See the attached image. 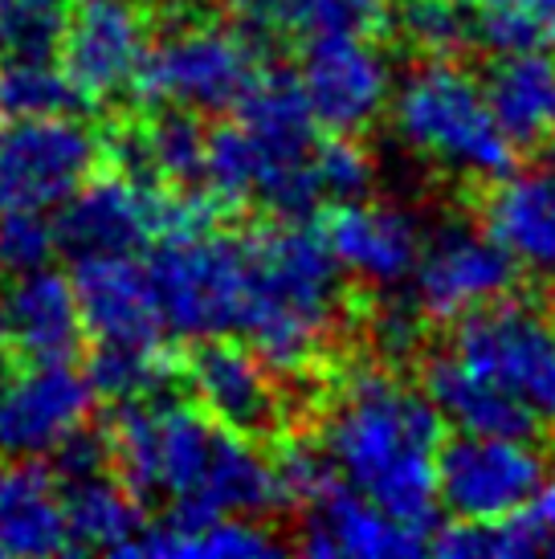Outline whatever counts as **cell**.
Listing matches in <instances>:
<instances>
[{
  "instance_id": "1",
  "label": "cell",
  "mask_w": 555,
  "mask_h": 559,
  "mask_svg": "<svg viewBox=\"0 0 555 559\" xmlns=\"http://www.w3.org/2000/svg\"><path fill=\"white\" fill-rule=\"evenodd\" d=\"M441 417L385 372H355L323 425V453L343 486L429 539L437 531Z\"/></svg>"
},
{
  "instance_id": "2",
  "label": "cell",
  "mask_w": 555,
  "mask_h": 559,
  "mask_svg": "<svg viewBox=\"0 0 555 559\" xmlns=\"http://www.w3.org/2000/svg\"><path fill=\"white\" fill-rule=\"evenodd\" d=\"M246 246L249 278L237 335H246L270 372H298L340 323L343 270L323 234L303 221H282V229L246 237Z\"/></svg>"
},
{
  "instance_id": "3",
  "label": "cell",
  "mask_w": 555,
  "mask_h": 559,
  "mask_svg": "<svg viewBox=\"0 0 555 559\" xmlns=\"http://www.w3.org/2000/svg\"><path fill=\"white\" fill-rule=\"evenodd\" d=\"M392 123L416 156L470 180H503L515 168V147L494 123L482 82L462 66L433 58L416 66L392 98Z\"/></svg>"
},
{
  "instance_id": "4",
  "label": "cell",
  "mask_w": 555,
  "mask_h": 559,
  "mask_svg": "<svg viewBox=\"0 0 555 559\" xmlns=\"http://www.w3.org/2000/svg\"><path fill=\"white\" fill-rule=\"evenodd\" d=\"M164 335L225 340L237 335L246 307L249 246L229 234H176L152 241L143 262Z\"/></svg>"
},
{
  "instance_id": "5",
  "label": "cell",
  "mask_w": 555,
  "mask_h": 559,
  "mask_svg": "<svg viewBox=\"0 0 555 559\" xmlns=\"http://www.w3.org/2000/svg\"><path fill=\"white\" fill-rule=\"evenodd\" d=\"M237 115L253 159L249 201L262 204L278 221H307L323 201V188L315 176L319 123L310 115L298 79L258 74L249 94L237 103Z\"/></svg>"
},
{
  "instance_id": "6",
  "label": "cell",
  "mask_w": 555,
  "mask_h": 559,
  "mask_svg": "<svg viewBox=\"0 0 555 559\" xmlns=\"http://www.w3.org/2000/svg\"><path fill=\"white\" fill-rule=\"evenodd\" d=\"M453 356L510 392L535 417H555V319L515 298H494L453 319Z\"/></svg>"
},
{
  "instance_id": "7",
  "label": "cell",
  "mask_w": 555,
  "mask_h": 559,
  "mask_svg": "<svg viewBox=\"0 0 555 559\" xmlns=\"http://www.w3.org/2000/svg\"><path fill=\"white\" fill-rule=\"evenodd\" d=\"M262 74V49L249 37L216 25L172 33L135 70V91L152 103L185 107L192 115H225Z\"/></svg>"
},
{
  "instance_id": "8",
  "label": "cell",
  "mask_w": 555,
  "mask_h": 559,
  "mask_svg": "<svg viewBox=\"0 0 555 559\" xmlns=\"http://www.w3.org/2000/svg\"><path fill=\"white\" fill-rule=\"evenodd\" d=\"M98 140L78 115H37L0 123V213H46L98 164Z\"/></svg>"
},
{
  "instance_id": "9",
  "label": "cell",
  "mask_w": 555,
  "mask_h": 559,
  "mask_svg": "<svg viewBox=\"0 0 555 559\" xmlns=\"http://www.w3.org/2000/svg\"><path fill=\"white\" fill-rule=\"evenodd\" d=\"M543 478V453L527 437L462 433L437 450V507L465 523L519 511Z\"/></svg>"
},
{
  "instance_id": "10",
  "label": "cell",
  "mask_w": 555,
  "mask_h": 559,
  "mask_svg": "<svg viewBox=\"0 0 555 559\" xmlns=\"http://www.w3.org/2000/svg\"><path fill=\"white\" fill-rule=\"evenodd\" d=\"M409 282L416 286V307L429 319H462L494 298H507L519 282V262L491 234L449 221L421 241Z\"/></svg>"
},
{
  "instance_id": "11",
  "label": "cell",
  "mask_w": 555,
  "mask_h": 559,
  "mask_svg": "<svg viewBox=\"0 0 555 559\" xmlns=\"http://www.w3.org/2000/svg\"><path fill=\"white\" fill-rule=\"evenodd\" d=\"M298 86L315 123L331 135H359L392 98V70L368 37H315L303 53Z\"/></svg>"
},
{
  "instance_id": "12",
  "label": "cell",
  "mask_w": 555,
  "mask_h": 559,
  "mask_svg": "<svg viewBox=\"0 0 555 559\" xmlns=\"http://www.w3.org/2000/svg\"><path fill=\"white\" fill-rule=\"evenodd\" d=\"M94 389L70 359L29 364V372L0 380V453L46 457L70 429L91 417Z\"/></svg>"
},
{
  "instance_id": "13",
  "label": "cell",
  "mask_w": 555,
  "mask_h": 559,
  "mask_svg": "<svg viewBox=\"0 0 555 559\" xmlns=\"http://www.w3.org/2000/svg\"><path fill=\"white\" fill-rule=\"evenodd\" d=\"M143 37L147 29L131 0H74L58 46L66 79L82 91L86 103L123 91L147 53Z\"/></svg>"
},
{
  "instance_id": "14",
  "label": "cell",
  "mask_w": 555,
  "mask_h": 559,
  "mask_svg": "<svg viewBox=\"0 0 555 559\" xmlns=\"http://www.w3.org/2000/svg\"><path fill=\"white\" fill-rule=\"evenodd\" d=\"M303 511L307 514H303L298 547L315 559H401L429 551V539L421 531L392 519L343 481H335Z\"/></svg>"
},
{
  "instance_id": "15",
  "label": "cell",
  "mask_w": 555,
  "mask_h": 559,
  "mask_svg": "<svg viewBox=\"0 0 555 559\" xmlns=\"http://www.w3.org/2000/svg\"><path fill=\"white\" fill-rule=\"evenodd\" d=\"M82 314H78L74 282L37 265L13 274L0 298V340L13 347L25 364H62L82 347Z\"/></svg>"
},
{
  "instance_id": "16",
  "label": "cell",
  "mask_w": 555,
  "mask_h": 559,
  "mask_svg": "<svg viewBox=\"0 0 555 559\" xmlns=\"http://www.w3.org/2000/svg\"><path fill=\"white\" fill-rule=\"evenodd\" d=\"M74 298L82 326L98 343H139L160 347L164 326L155 314L152 286L135 253H103V258H74Z\"/></svg>"
},
{
  "instance_id": "17",
  "label": "cell",
  "mask_w": 555,
  "mask_h": 559,
  "mask_svg": "<svg viewBox=\"0 0 555 559\" xmlns=\"http://www.w3.org/2000/svg\"><path fill=\"white\" fill-rule=\"evenodd\" d=\"M323 241L340 270L376 290L404 286L413 278L416 253H421L416 221L392 204L340 201V209L327 217Z\"/></svg>"
},
{
  "instance_id": "18",
  "label": "cell",
  "mask_w": 555,
  "mask_h": 559,
  "mask_svg": "<svg viewBox=\"0 0 555 559\" xmlns=\"http://www.w3.org/2000/svg\"><path fill=\"white\" fill-rule=\"evenodd\" d=\"M188 380L197 401L216 425L241 437H258L274 429L278 392L270 384V368L237 343L204 340L188 359Z\"/></svg>"
},
{
  "instance_id": "19",
  "label": "cell",
  "mask_w": 555,
  "mask_h": 559,
  "mask_svg": "<svg viewBox=\"0 0 555 559\" xmlns=\"http://www.w3.org/2000/svg\"><path fill=\"white\" fill-rule=\"evenodd\" d=\"M70 551L62 486L37 457H9L0 466V556L46 559Z\"/></svg>"
},
{
  "instance_id": "20",
  "label": "cell",
  "mask_w": 555,
  "mask_h": 559,
  "mask_svg": "<svg viewBox=\"0 0 555 559\" xmlns=\"http://www.w3.org/2000/svg\"><path fill=\"white\" fill-rule=\"evenodd\" d=\"M486 234L519 265L555 278V168L507 171L486 201Z\"/></svg>"
},
{
  "instance_id": "21",
  "label": "cell",
  "mask_w": 555,
  "mask_h": 559,
  "mask_svg": "<svg viewBox=\"0 0 555 559\" xmlns=\"http://www.w3.org/2000/svg\"><path fill=\"white\" fill-rule=\"evenodd\" d=\"M425 401L437 408L441 425H453L458 433H486V437H531L535 413L523 408L510 392L491 384L486 376L465 368L462 359L446 352L425 364Z\"/></svg>"
},
{
  "instance_id": "22",
  "label": "cell",
  "mask_w": 555,
  "mask_h": 559,
  "mask_svg": "<svg viewBox=\"0 0 555 559\" xmlns=\"http://www.w3.org/2000/svg\"><path fill=\"white\" fill-rule=\"evenodd\" d=\"M482 94L510 147H535L555 127V62L547 49L498 53Z\"/></svg>"
},
{
  "instance_id": "23",
  "label": "cell",
  "mask_w": 555,
  "mask_h": 559,
  "mask_svg": "<svg viewBox=\"0 0 555 559\" xmlns=\"http://www.w3.org/2000/svg\"><path fill=\"white\" fill-rule=\"evenodd\" d=\"M66 535L70 551H110L119 556L143 523V502H139L123 481H110L107 474H94L82 481H66L62 495Z\"/></svg>"
},
{
  "instance_id": "24",
  "label": "cell",
  "mask_w": 555,
  "mask_h": 559,
  "mask_svg": "<svg viewBox=\"0 0 555 559\" xmlns=\"http://www.w3.org/2000/svg\"><path fill=\"white\" fill-rule=\"evenodd\" d=\"M119 556H143V559H265L282 556L270 531L253 527L246 514H221L213 523H204L197 531H168L143 527Z\"/></svg>"
},
{
  "instance_id": "25",
  "label": "cell",
  "mask_w": 555,
  "mask_h": 559,
  "mask_svg": "<svg viewBox=\"0 0 555 559\" xmlns=\"http://www.w3.org/2000/svg\"><path fill=\"white\" fill-rule=\"evenodd\" d=\"M91 107L62 66L0 62V119H37V115H82Z\"/></svg>"
},
{
  "instance_id": "26",
  "label": "cell",
  "mask_w": 555,
  "mask_h": 559,
  "mask_svg": "<svg viewBox=\"0 0 555 559\" xmlns=\"http://www.w3.org/2000/svg\"><path fill=\"white\" fill-rule=\"evenodd\" d=\"M94 396L107 401H143L155 396L172 380V364L160 359V347H139V343H98L86 364Z\"/></svg>"
},
{
  "instance_id": "27",
  "label": "cell",
  "mask_w": 555,
  "mask_h": 559,
  "mask_svg": "<svg viewBox=\"0 0 555 559\" xmlns=\"http://www.w3.org/2000/svg\"><path fill=\"white\" fill-rule=\"evenodd\" d=\"M147 168L160 185H197L204 171V127L185 107H168L143 127Z\"/></svg>"
},
{
  "instance_id": "28",
  "label": "cell",
  "mask_w": 555,
  "mask_h": 559,
  "mask_svg": "<svg viewBox=\"0 0 555 559\" xmlns=\"http://www.w3.org/2000/svg\"><path fill=\"white\" fill-rule=\"evenodd\" d=\"M74 0H0V62L58 58Z\"/></svg>"
},
{
  "instance_id": "29",
  "label": "cell",
  "mask_w": 555,
  "mask_h": 559,
  "mask_svg": "<svg viewBox=\"0 0 555 559\" xmlns=\"http://www.w3.org/2000/svg\"><path fill=\"white\" fill-rule=\"evenodd\" d=\"M282 21L298 37H371L385 29L388 0H282Z\"/></svg>"
},
{
  "instance_id": "30",
  "label": "cell",
  "mask_w": 555,
  "mask_h": 559,
  "mask_svg": "<svg viewBox=\"0 0 555 559\" xmlns=\"http://www.w3.org/2000/svg\"><path fill=\"white\" fill-rule=\"evenodd\" d=\"M401 33L416 49L446 58L453 49L474 46V37H470V4L465 0H404Z\"/></svg>"
},
{
  "instance_id": "31",
  "label": "cell",
  "mask_w": 555,
  "mask_h": 559,
  "mask_svg": "<svg viewBox=\"0 0 555 559\" xmlns=\"http://www.w3.org/2000/svg\"><path fill=\"white\" fill-rule=\"evenodd\" d=\"M315 176H319L323 197L331 201H364L376 180V168H371L368 152L352 143V135H331L315 147Z\"/></svg>"
},
{
  "instance_id": "32",
  "label": "cell",
  "mask_w": 555,
  "mask_h": 559,
  "mask_svg": "<svg viewBox=\"0 0 555 559\" xmlns=\"http://www.w3.org/2000/svg\"><path fill=\"white\" fill-rule=\"evenodd\" d=\"M274 481H278V498L282 507H310L319 495H327L340 474L331 469V457L323 453V445H310V441H291L286 450L278 453L274 466Z\"/></svg>"
},
{
  "instance_id": "33",
  "label": "cell",
  "mask_w": 555,
  "mask_h": 559,
  "mask_svg": "<svg viewBox=\"0 0 555 559\" xmlns=\"http://www.w3.org/2000/svg\"><path fill=\"white\" fill-rule=\"evenodd\" d=\"M54 221L33 209L0 213V270L4 274H25L37 265H49L54 258Z\"/></svg>"
},
{
  "instance_id": "34",
  "label": "cell",
  "mask_w": 555,
  "mask_h": 559,
  "mask_svg": "<svg viewBox=\"0 0 555 559\" xmlns=\"http://www.w3.org/2000/svg\"><path fill=\"white\" fill-rule=\"evenodd\" d=\"M107 466H110L107 433L86 429V420H82L78 429H70V433L49 450V474L58 478V486L94 478V474H107Z\"/></svg>"
},
{
  "instance_id": "35",
  "label": "cell",
  "mask_w": 555,
  "mask_h": 559,
  "mask_svg": "<svg viewBox=\"0 0 555 559\" xmlns=\"http://www.w3.org/2000/svg\"><path fill=\"white\" fill-rule=\"evenodd\" d=\"M371 340L392 364L409 359L421 347V307H413V302H385L380 314L371 319Z\"/></svg>"
},
{
  "instance_id": "36",
  "label": "cell",
  "mask_w": 555,
  "mask_h": 559,
  "mask_svg": "<svg viewBox=\"0 0 555 559\" xmlns=\"http://www.w3.org/2000/svg\"><path fill=\"white\" fill-rule=\"evenodd\" d=\"M519 511H523V519L535 527L543 551H552L555 547V478H543L540 486H535V495L527 498Z\"/></svg>"
},
{
  "instance_id": "37",
  "label": "cell",
  "mask_w": 555,
  "mask_h": 559,
  "mask_svg": "<svg viewBox=\"0 0 555 559\" xmlns=\"http://www.w3.org/2000/svg\"><path fill=\"white\" fill-rule=\"evenodd\" d=\"M225 13L241 16L246 25H253V29H262L265 21H274L278 13H282V0H216Z\"/></svg>"
},
{
  "instance_id": "38",
  "label": "cell",
  "mask_w": 555,
  "mask_h": 559,
  "mask_svg": "<svg viewBox=\"0 0 555 559\" xmlns=\"http://www.w3.org/2000/svg\"><path fill=\"white\" fill-rule=\"evenodd\" d=\"M4 376H9V364H4V352H0V380H4Z\"/></svg>"
},
{
  "instance_id": "39",
  "label": "cell",
  "mask_w": 555,
  "mask_h": 559,
  "mask_svg": "<svg viewBox=\"0 0 555 559\" xmlns=\"http://www.w3.org/2000/svg\"><path fill=\"white\" fill-rule=\"evenodd\" d=\"M547 159H552V168H555V143H552V152H547Z\"/></svg>"
},
{
  "instance_id": "40",
  "label": "cell",
  "mask_w": 555,
  "mask_h": 559,
  "mask_svg": "<svg viewBox=\"0 0 555 559\" xmlns=\"http://www.w3.org/2000/svg\"><path fill=\"white\" fill-rule=\"evenodd\" d=\"M552 556H555V547H552Z\"/></svg>"
}]
</instances>
